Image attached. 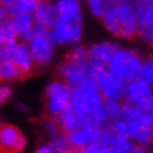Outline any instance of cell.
Returning a JSON list of instances; mask_svg holds the SVG:
<instances>
[{
	"mask_svg": "<svg viewBox=\"0 0 153 153\" xmlns=\"http://www.w3.org/2000/svg\"><path fill=\"white\" fill-rule=\"evenodd\" d=\"M27 47L37 66L49 65L55 56V44L51 41L48 33L33 34V37L27 41Z\"/></svg>",
	"mask_w": 153,
	"mask_h": 153,
	"instance_id": "6",
	"label": "cell"
},
{
	"mask_svg": "<svg viewBox=\"0 0 153 153\" xmlns=\"http://www.w3.org/2000/svg\"><path fill=\"white\" fill-rule=\"evenodd\" d=\"M102 102L104 97L94 80L87 79L82 84L72 88L70 108L82 118H88L98 108H101Z\"/></svg>",
	"mask_w": 153,
	"mask_h": 153,
	"instance_id": "3",
	"label": "cell"
},
{
	"mask_svg": "<svg viewBox=\"0 0 153 153\" xmlns=\"http://www.w3.org/2000/svg\"><path fill=\"white\" fill-rule=\"evenodd\" d=\"M55 120L58 122V125H59L60 131L63 134H69L72 131L77 129L79 126H82L88 118H82L70 107H68L65 111H62L58 117H55Z\"/></svg>",
	"mask_w": 153,
	"mask_h": 153,
	"instance_id": "17",
	"label": "cell"
},
{
	"mask_svg": "<svg viewBox=\"0 0 153 153\" xmlns=\"http://www.w3.org/2000/svg\"><path fill=\"white\" fill-rule=\"evenodd\" d=\"M108 128L114 135H118V136H126L128 138V125H126V121L121 117V118H117V120H112L108 122Z\"/></svg>",
	"mask_w": 153,
	"mask_h": 153,
	"instance_id": "25",
	"label": "cell"
},
{
	"mask_svg": "<svg viewBox=\"0 0 153 153\" xmlns=\"http://www.w3.org/2000/svg\"><path fill=\"white\" fill-rule=\"evenodd\" d=\"M120 47L114 41H98L91 44L87 48L88 53V63L100 68H107L108 62L117 51V48Z\"/></svg>",
	"mask_w": 153,
	"mask_h": 153,
	"instance_id": "13",
	"label": "cell"
},
{
	"mask_svg": "<svg viewBox=\"0 0 153 153\" xmlns=\"http://www.w3.org/2000/svg\"><path fill=\"white\" fill-rule=\"evenodd\" d=\"M143 59L145 58L136 49L118 47L107 65V70L118 79L128 83L140 76Z\"/></svg>",
	"mask_w": 153,
	"mask_h": 153,
	"instance_id": "2",
	"label": "cell"
},
{
	"mask_svg": "<svg viewBox=\"0 0 153 153\" xmlns=\"http://www.w3.org/2000/svg\"><path fill=\"white\" fill-rule=\"evenodd\" d=\"M51 140H52V143H53V146H55L56 153H77V150L70 143L68 135L63 134L62 131L56 135L55 138H52Z\"/></svg>",
	"mask_w": 153,
	"mask_h": 153,
	"instance_id": "21",
	"label": "cell"
},
{
	"mask_svg": "<svg viewBox=\"0 0 153 153\" xmlns=\"http://www.w3.org/2000/svg\"><path fill=\"white\" fill-rule=\"evenodd\" d=\"M129 153H152V145H139L135 143Z\"/></svg>",
	"mask_w": 153,
	"mask_h": 153,
	"instance_id": "33",
	"label": "cell"
},
{
	"mask_svg": "<svg viewBox=\"0 0 153 153\" xmlns=\"http://www.w3.org/2000/svg\"><path fill=\"white\" fill-rule=\"evenodd\" d=\"M3 58H4V52H3V47L0 45V60L3 59Z\"/></svg>",
	"mask_w": 153,
	"mask_h": 153,
	"instance_id": "37",
	"label": "cell"
},
{
	"mask_svg": "<svg viewBox=\"0 0 153 153\" xmlns=\"http://www.w3.org/2000/svg\"><path fill=\"white\" fill-rule=\"evenodd\" d=\"M72 86L65 80H53L45 88V100H47V111L51 117H58L62 111L70 107L72 97Z\"/></svg>",
	"mask_w": 153,
	"mask_h": 153,
	"instance_id": "5",
	"label": "cell"
},
{
	"mask_svg": "<svg viewBox=\"0 0 153 153\" xmlns=\"http://www.w3.org/2000/svg\"><path fill=\"white\" fill-rule=\"evenodd\" d=\"M102 128L104 126L94 124L93 121L88 118L82 126H79L77 129L72 131V132L66 135H68L72 146L76 150H79V149H83L91 143H98L100 139H101Z\"/></svg>",
	"mask_w": 153,
	"mask_h": 153,
	"instance_id": "8",
	"label": "cell"
},
{
	"mask_svg": "<svg viewBox=\"0 0 153 153\" xmlns=\"http://www.w3.org/2000/svg\"><path fill=\"white\" fill-rule=\"evenodd\" d=\"M136 3H140V4H146V3H153V0H135Z\"/></svg>",
	"mask_w": 153,
	"mask_h": 153,
	"instance_id": "36",
	"label": "cell"
},
{
	"mask_svg": "<svg viewBox=\"0 0 153 153\" xmlns=\"http://www.w3.org/2000/svg\"><path fill=\"white\" fill-rule=\"evenodd\" d=\"M153 96V84L139 76L125 84V94L124 100L138 105H143L149 98Z\"/></svg>",
	"mask_w": 153,
	"mask_h": 153,
	"instance_id": "12",
	"label": "cell"
},
{
	"mask_svg": "<svg viewBox=\"0 0 153 153\" xmlns=\"http://www.w3.org/2000/svg\"><path fill=\"white\" fill-rule=\"evenodd\" d=\"M24 76V73L20 70V68L9 58H3L0 60V82H16L20 80Z\"/></svg>",
	"mask_w": 153,
	"mask_h": 153,
	"instance_id": "18",
	"label": "cell"
},
{
	"mask_svg": "<svg viewBox=\"0 0 153 153\" xmlns=\"http://www.w3.org/2000/svg\"><path fill=\"white\" fill-rule=\"evenodd\" d=\"M126 121L128 125V138L139 145H152V122L149 120L148 114L143 112L139 115L129 118Z\"/></svg>",
	"mask_w": 153,
	"mask_h": 153,
	"instance_id": "10",
	"label": "cell"
},
{
	"mask_svg": "<svg viewBox=\"0 0 153 153\" xmlns=\"http://www.w3.org/2000/svg\"><path fill=\"white\" fill-rule=\"evenodd\" d=\"M35 153H56V150L53 143H52V140H49V142L39 145L37 148V150H35Z\"/></svg>",
	"mask_w": 153,
	"mask_h": 153,
	"instance_id": "32",
	"label": "cell"
},
{
	"mask_svg": "<svg viewBox=\"0 0 153 153\" xmlns=\"http://www.w3.org/2000/svg\"><path fill=\"white\" fill-rule=\"evenodd\" d=\"M11 94H13V91H11L10 86H7L4 83H0V107L11 97Z\"/></svg>",
	"mask_w": 153,
	"mask_h": 153,
	"instance_id": "30",
	"label": "cell"
},
{
	"mask_svg": "<svg viewBox=\"0 0 153 153\" xmlns=\"http://www.w3.org/2000/svg\"><path fill=\"white\" fill-rule=\"evenodd\" d=\"M42 128H44V131H45V134L51 136V139L52 138H55L56 135L60 132V128H59V125H58L56 120L51 115L42 121Z\"/></svg>",
	"mask_w": 153,
	"mask_h": 153,
	"instance_id": "26",
	"label": "cell"
},
{
	"mask_svg": "<svg viewBox=\"0 0 153 153\" xmlns=\"http://www.w3.org/2000/svg\"><path fill=\"white\" fill-rule=\"evenodd\" d=\"M25 145H27V139H25V136L23 134L19 136V139L16 140V143H14L13 149H11V153H21L25 148Z\"/></svg>",
	"mask_w": 153,
	"mask_h": 153,
	"instance_id": "31",
	"label": "cell"
},
{
	"mask_svg": "<svg viewBox=\"0 0 153 153\" xmlns=\"http://www.w3.org/2000/svg\"><path fill=\"white\" fill-rule=\"evenodd\" d=\"M38 0H17L16 1V7L11 11H9V16H11L16 11H28V13H33L35 6H37Z\"/></svg>",
	"mask_w": 153,
	"mask_h": 153,
	"instance_id": "27",
	"label": "cell"
},
{
	"mask_svg": "<svg viewBox=\"0 0 153 153\" xmlns=\"http://www.w3.org/2000/svg\"><path fill=\"white\" fill-rule=\"evenodd\" d=\"M138 16V35L140 41L148 47H153V3H136Z\"/></svg>",
	"mask_w": 153,
	"mask_h": 153,
	"instance_id": "11",
	"label": "cell"
},
{
	"mask_svg": "<svg viewBox=\"0 0 153 153\" xmlns=\"http://www.w3.org/2000/svg\"><path fill=\"white\" fill-rule=\"evenodd\" d=\"M102 107L105 110L107 115L110 120H117L122 117V107H124V100H104Z\"/></svg>",
	"mask_w": 153,
	"mask_h": 153,
	"instance_id": "22",
	"label": "cell"
},
{
	"mask_svg": "<svg viewBox=\"0 0 153 153\" xmlns=\"http://www.w3.org/2000/svg\"><path fill=\"white\" fill-rule=\"evenodd\" d=\"M17 108H19L21 112H24V114L30 112V108H28V105H27V104H24V102H19V104H17Z\"/></svg>",
	"mask_w": 153,
	"mask_h": 153,
	"instance_id": "35",
	"label": "cell"
},
{
	"mask_svg": "<svg viewBox=\"0 0 153 153\" xmlns=\"http://www.w3.org/2000/svg\"><path fill=\"white\" fill-rule=\"evenodd\" d=\"M10 21L13 24L14 30L17 33L20 41L27 42L33 37V27H34V14L28 11H16L11 16H9Z\"/></svg>",
	"mask_w": 153,
	"mask_h": 153,
	"instance_id": "15",
	"label": "cell"
},
{
	"mask_svg": "<svg viewBox=\"0 0 153 153\" xmlns=\"http://www.w3.org/2000/svg\"><path fill=\"white\" fill-rule=\"evenodd\" d=\"M100 91L104 100H124L125 94V82L111 74L108 70L104 72L100 80L97 82Z\"/></svg>",
	"mask_w": 153,
	"mask_h": 153,
	"instance_id": "14",
	"label": "cell"
},
{
	"mask_svg": "<svg viewBox=\"0 0 153 153\" xmlns=\"http://www.w3.org/2000/svg\"><path fill=\"white\" fill-rule=\"evenodd\" d=\"M135 142L131 140L126 136H118V135L112 134L111 139L108 142V148L111 153H129L134 148Z\"/></svg>",
	"mask_w": 153,
	"mask_h": 153,
	"instance_id": "20",
	"label": "cell"
},
{
	"mask_svg": "<svg viewBox=\"0 0 153 153\" xmlns=\"http://www.w3.org/2000/svg\"><path fill=\"white\" fill-rule=\"evenodd\" d=\"M117 0H107V3H108V4H112V3H115Z\"/></svg>",
	"mask_w": 153,
	"mask_h": 153,
	"instance_id": "38",
	"label": "cell"
},
{
	"mask_svg": "<svg viewBox=\"0 0 153 153\" xmlns=\"http://www.w3.org/2000/svg\"><path fill=\"white\" fill-rule=\"evenodd\" d=\"M20 135H21V132L14 125L1 124L0 125V148L11 152V149H13L14 143L19 139Z\"/></svg>",
	"mask_w": 153,
	"mask_h": 153,
	"instance_id": "19",
	"label": "cell"
},
{
	"mask_svg": "<svg viewBox=\"0 0 153 153\" xmlns=\"http://www.w3.org/2000/svg\"><path fill=\"white\" fill-rule=\"evenodd\" d=\"M58 74L62 80L69 83L72 87L79 86L87 79H90V63L88 60L80 62L65 58L58 66Z\"/></svg>",
	"mask_w": 153,
	"mask_h": 153,
	"instance_id": "7",
	"label": "cell"
},
{
	"mask_svg": "<svg viewBox=\"0 0 153 153\" xmlns=\"http://www.w3.org/2000/svg\"><path fill=\"white\" fill-rule=\"evenodd\" d=\"M66 58L73 60H80V62H84V60H88V53H87V48L82 45V44H74L70 47V49L66 53Z\"/></svg>",
	"mask_w": 153,
	"mask_h": 153,
	"instance_id": "24",
	"label": "cell"
},
{
	"mask_svg": "<svg viewBox=\"0 0 153 153\" xmlns=\"http://www.w3.org/2000/svg\"><path fill=\"white\" fill-rule=\"evenodd\" d=\"M140 76L145 77L148 82H150V83L153 84V55H150V56H148V58L143 59Z\"/></svg>",
	"mask_w": 153,
	"mask_h": 153,
	"instance_id": "28",
	"label": "cell"
},
{
	"mask_svg": "<svg viewBox=\"0 0 153 153\" xmlns=\"http://www.w3.org/2000/svg\"><path fill=\"white\" fill-rule=\"evenodd\" d=\"M142 108H143L145 112L148 114L149 120H150V122H152V121H153V96L149 98L148 101L145 102L143 105H142Z\"/></svg>",
	"mask_w": 153,
	"mask_h": 153,
	"instance_id": "34",
	"label": "cell"
},
{
	"mask_svg": "<svg viewBox=\"0 0 153 153\" xmlns=\"http://www.w3.org/2000/svg\"><path fill=\"white\" fill-rule=\"evenodd\" d=\"M107 31L121 39H134L138 35V16L135 0H117L107 7L101 17Z\"/></svg>",
	"mask_w": 153,
	"mask_h": 153,
	"instance_id": "1",
	"label": "cell"
},
{
	"mask_svg": "<svg viewBox=\"0 0 153 153\" xmlns=\"http://www.w3.org/2000/svg\"><path fill=\"white\" fill-rule=\"evenodd\" d=\"M77 153H111V150L102 143H91L83 149H79Z\"/></svg>",
	"mask_w": 153,
	"mask_h": 153,
	"instance_id": "29",
	"label": "cell"
},
{
	"mask_svg": "<svg viewBox=\"0 0 153 153\" xmlns=\"http://www.w3.org/2000/svg\"><path fill=\"white\" fill-rule=\"evenodd\" d=\"M0 125H1V120H0Z\"/></svg>",
	"mask_w": 153,
	"mask_h": 153,
	"instance_id": "40",
	"label": "cell"
},
{
	"mask_svg": "<svg viewBox=\"0 0 153 153\" xmlns=\"http://www.w3.org/2000/svg\"><path fill=\"white\" fill-rule=\"evenodd\" d=\"M152 140H153V121H152Z\"/></svg>",
	"mask_w": 153,
	"mask_h": 153,
	"instance_id": "39",
	"label": "cell"
},
{
	"mask_svg": "<svg viewBox=\"0 0 153 153\" xmlns=\"http://www.w3.org/2000/svg\"><path fill=\"white\" fill-rule=\"evenodd\" d=\"M108 3H107V0H86V7H87V11L93 17L96 19H100L104 16L107 7H108Z\"/></svg>",
	"mask_w": 153,
	"mask_h": 153,
	"instance_id": "23",
	"label": "cell"
},
{
	"mask_svg": "<svg viewBox=\"0 0 153 153\" xmlns=\"http://www.w3.org/2000/svg\"><path fill=\"white\" fill-rule=\"evenodd\" d=\"M48 35L55 47L79 44L83 37V16L82 17H56L49 27Z\"/></svg>",
	"mask_w": 153,
	"mask_h": 153,
	"instance_id": "4",
	"label": "cell"
},
{
	"mask_svg": "<svg viewBox=\"0 0 153 153\" xmlns=\"http://www.w3.org/2000/svg\"><path fill=\"white\" fill-rule=\"evenodd\" d=\"M33 14H34V20L37 23H41L45 27L49 28L56 20L55 4L51 3V0H38Z\"/></svg>",
	"mask_w": 153,
	"mask_h": 153,
	"instance_id": "16",
	"label": "cell"
},
{
	"mask_svg": "<svg viewBox=\"0 0 153 153\" xmlns=\"http://www.w3.org/2000/svg\"><path fill=\"white\" fill-rule=\"evenodd\" d=\"M3 52H4L6 58L13 60L24 74L31 73L34 70L35 63H34L33 56L30 53L27 42L20 41V39H17L14 42H9V44H6L3 47Z\"/></svg>",
	"mask_w": 153,
	"mask_h": 153,
	"instance_id": "9",
	"label": "cell"
}]
</instances>
